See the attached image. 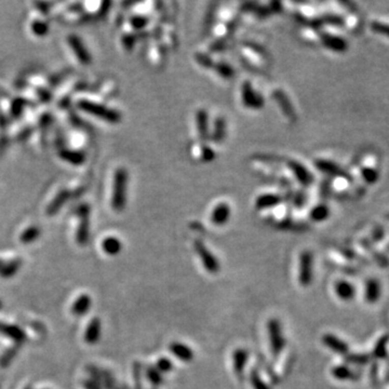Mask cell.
Instances as JSON below:
<instances>
[{
    "instance_id": "obj_1",
    "label": "cell",
    "mask_w": 389,
    "mask_h": 389,
    "mask_svg": "<svg viewBox=\"0 0 389 389\" xmlns=\"http://www.w3.org/2000/svg\"><path fill=\"white\" fill-rule=\"evenodd\" d=\"M351 177L360 179L362 185H374L380 178V159L374 152H365L354 164Z\"/></svg>"
},
{
    "instance_id": "obj_2",
    "label": "cell",
    "mask_w": 389,
    "mask_h": 389,
    "mask_svg": "<svg viewBox=\"0 0 389 389\" xmlns=\"http://www.w3.org/2000/svg\"><path fill=\"white\" fill-rule=\"evenodd\" d=\"M127 181L128 173L124 168H119L115 172L114 186H112L111 196V206L117 212L124 210L126 205L127 196Z\"/></svg>"
},
{
    "instance_id": "obj_3",
    "label": "cell",
    "mask_w": 389,
    "mask_h": 389,
    "mask_svg": "<svg viewBox=\"0 0 389 389\" xmlns=\"http://www.w3.org/2000/svg\"><path fill=\"white\" fill-rule=\"evenodd\" d=\"M78 107H79L81 110L88 112V114L106 120L107 123H110V124H117L121 119V116L118 111L108 108L104 105H101V104H98V103L81 100L79 101V103H78Z\"/></svg>"
},
{
    "instance_id": "obj_4",
    "label": "cell",
    "mask_w": 389,
    "mask_h": 389,
    "mask_svg": "<svg viewBox=\"0 0 389 389\" xmlns=\"http://www.w3.org/2000/svg\"><path fill=\"white\" fill-rule=\"evenodd\" d=\"M267 332L270 336L271 350L274 357H278L279 353L284 347V337L282 334V327L280 322L277 319H271L267 323Z\"/></svg>"
},
{
    "instance_id": "obj_5",
    "label": "cell",
    "mask_w": 389,
    "mask_h": 389,
    "mask_svg": "<svg viewBox=\"0 0 389 389\" xmlns=\"http://www.w3.org/2000/svg\"><path fill=\"white\" fill-rule=\"evenodd\" d=\"M314 279V257L309 251H304L300 255L298 281L302 287H308Z\"/></svg>"
},
{
    "instance_id": "obj_6",
    "label": "cell",
    "mask_w": 389,
    "mask_h": 389,
    "mask_svg": "<svg viewBox=\"0 0 389 389\" xmlns=\"http://www.w3.org/2000/svg\"><path fill=\"white\" fill-rule=\"evenodd\" d=\"M194 249L196 251L197 255L200 257L201 263L204 267V270L209 273V274H218L221 270L220 263L211 252L210 250L207 249L202 241L200 240H196L194 244Z\"/></svg>"
},
{
    "instance_id": "obj_7",
    "label": "cell",
    "mask_w": 389,
    "mask_h": 389,
    "mask_svg": "<svg viewBox=\"0 0 389 389\" xmlns=\"http://www.w3.org/2000/svg\"><path fill=\"white\" fill-rule=\"evenodd\" d=\"M241 101L244 105L250 109H261L264 106V99L258 94L252 83L246 81L241 84Z\"/></svg>"
},
{
    "instance_id": "obj_8",
    "label": "cell",
    "mask_w": 389,
    "mask_h": 389,
    "mask_svg": "<svg viewBox=\"0 0 389 389\" xmlns=\"http://www.w3.org/2000/svg\"><path fill=\"white\" fill-rule=\"evenodd\" d=\"M319 41L321 45L327 50H331L337 53H342L347 50V40L341 35H336L330 32H320L319 33Z\"/></svg>"
},
{
    "instance_id": "obj_9",
    "label": "cell",
    "mask_w": 389,
    "mask_h": 389,
    "mask_svg": "<svg viewBox=\"0 0 389 389\" xmlns=\"http://www.w3.org/2000/svg\"><path fill=\"white\" fill-rule=\"evenodd\" d=\"M80 222L77 229V244L80 246H85L89 240V206L82 204L79 207Z\"/></svg>"
},
{
    "instance_id": "obj_10",
    "label": "cell",
    "mask_w": 389,
    "mask_h": 389,
    "mask_svg": "<svg viewBox=\"0 0 389 389\" xmlns=\"http://www.w3.org/2000/svg\"><path fill=\"white\" fill-rule=\"evenodd\" d=\"M288 168L292 173V175L295 177V179L303 186H308L309 184L313 183L314 177L311 175V173L300 162L295 160H290L288 162Z\"/></svg>"
},
{
    "instance_id": "obj_11",
    "label": "cell",
    "mask_w": 389,
    "mask_h": 389,
    "mask_svg": "<svg viewBox=\"0 0 389 389\" xmlns=\"http://www.w3.org/2000/svg\"><path fill=\"white\" fill-rule=\"evenodd\" d=\"M68 43L73 49L74 53L76 54L78 59L80 61V63L84 65H89L91 63V55L89 54L88 50L84 48L82 41L79 38L75 36V35H71V36L68 37Z\"/></svg>"
},
{
    "instance_id": "obj_12",
    "label": "cell",
    "mask_w": 389,
    "mask_h": 389,
    "mask_svg": "<svg viewBox=\"0 0 389 389\" xmlns=\"http://www.w3.org/2000/svg\"><path fill=\"white\" fill-rule=\"evenodd\" d=\"M230 218V207L227 203L220 202L214 206L211 212V221L216 226L226 224Z\"/></svg>"
},
{
    "instance_id": "obj_13",
    "label": "cell",
    "mask_w": 389,
    "mask_h": 389,
    "mask_svg": "<svg viewBox=\"0 0 389 389\" xmlns=\"http://www.w3.org/2000/svg\"><path fill=\"white\" fill-rule=\"evenodd\" d=\"M248 356L249 353L246 349L244 348H239L236 349L232 353V367H233V372L235 374L240 378L244 376L245 373V369L248 362Z\"/></svg>"
},
{
    "instance_id": "obj_14",
    "label": "cell",
    "mask_w": 389,
    "mask_h": 389,
    "mask_svg": "<svg viewBox=\"0 0 389 389\" xmlns=\"http://www.w3.org/2000/svg\"><path fill=\"white\" fill-rule=\"evenodd\" d=\"M170 351L173 353V356L179 359L181 361L188 362L192 361L194 358V351L192 348H189L187 345L179 343V342H173L169 346Z\"/></svg>"
},
{
    "instance_id": "obj_15",
    "label": "cell",
    "mask_w": 389,
    "mask_h": 389,
    "mask_svg": "<svg viewBox=\"0 0 389 389\" xmlns=\"http://www.w3.org/2000/svg\"><path fill=\"white\" fill-rule=\"evenodd\" d=\"M273 97H274L275 101L279 104V106H280L281 110L283 111V114L285 115V117L290 120L295 119V111H294V109L291 105V102L289 101V99L287 97V94H284V92L281 90H275L273 93Z\"/></svg>"
},
{
    "instance_id": "obj_16",
    "label": "cell",
    "mask_w": 389,
    "mask_h": 389,
    "mask_svg": "<svg viewBox=\"0 0 389 389\" xmlns=\"http://www.w3.org/2000/svg\"><path fill=\"white\" fill-rule=\"evenodd\" d=\"M0 332H2L8 339L12 340L17 345H20L26 341V335L23 330L16 325H9L5 323H0Z\"/></svg>"
},
{
    "instance_id": "obj_17",
    "label": "cell",
    "mask_w": 389,
    "mask_h": 389,
    "mask_svg": "<svg viewBox=\"0 0 389 389\" xmlns=\"http://www.w3.org/2000/svg\"><path fill=\"white\" fill-rule=\"evenodd\" d=\"M323 344L326 346L327 348H330L334 352L345 354L348 351V346L344 341H342L339 337H336L333 334H325L323 335L322 339Z\"/></svg>"
},
{
    "instance_id": "obj_18",
    "label": "cell",
    "mask_w": 389,
    "mask_h": 389,
    "mask_svg": "<svg viewBox=\"0 0 389 389\" xmlns=\"http://www.w3.org/2000/svg\"><path fill=\"white\" fill-rule=\"evenodd\" d=\"M196 128L197 132L200 135L201 140H206L209 136V117L204 109H199L196 112Z\"/></svg>"
},
{
    "instance_id": "obj_19",
    "label": "cell",
    "mask_w": 389,
    "mask_h": 389,
    "mask_svg": "<svg viewBox=\"0 0 389 389\" xmlns=\"http://www.w3.org/2000/svg\"><path fill=\"white\" fill-rule=\"evenodd\" d=\"M281 202V197L276 194H264L258 196L255 200V206L257 210L271 209V207L277 206Z\"/></svg>"
},
{
    "instance_id": "obj_20",
    "label": "cell",
    "mask_w": 389,
    "mask_h": 389,
    "mask_svg": "<svg viewBox=\"0 0 389 389\" xmlns=\"http://www.w3.org/2000/svg\"><path fill=\"white\" fill-rule=\"evenodd\" d=\"M316 167L320 170L322 171L323 173H325V174H330L332 175L333 177L334 176H337V175H342V174H345V171L339 166V164H336L335 162L328 160V159H318L316 161Z\"/></svg>"
},
{
    "instance_id": "obj_21",
    "label": "cell",
    "mask_w": 389,
    "mask_h": 389,
    "mask_svg": "<svg viewBox=\"0 0 389 389\" xmlns=\"http://www.w3.org/2000/svg\"><path fill=\"white\" fill-rule=\"evenodd\" d=\"M101 336V321L99 318H93L86 327L84 333V341L88 344L98 343Z\"/></svg>"
},
{
    "instance_id": "obj_22",
    "label": "cell",
    "mask_w": 389,
    "mask_h": 389,
    "mask_svg": "<svg viewBox=\"0 0 389 389\" xmlns=\"http://www.w3.org/2000/svg\"><path fill=\"white\" fill-rule=\"evenodd\" d=\"M334 290H335L336 295L343 301L352 300L354 296V293H356V290H354L353 285L345 280L337 281L334 285Z\"/></svg>"
},
{
    "instance_id": "obj_23",
    "label": "cell",
    "mask_w": 389,
    "mask_h": 389,
    "mask_svg": "<svg viewBox=\"0 0 389 389\" xmlns=\"http://www.w3.org/2000/svg\"><path fill=\"white\" fill-rule=\"evenodd\" d=\"M21 265H22V262L19 258L13 259V261L9 263L0 261V276H2L3 278H11V277H13L17 272H19Z\"/></svg>"
},
{
    "instance_id": "obj_24",
    "label": "cell",
    "mask_w": 389,
    "mask_h": 389,
    "mask_svg": "<svg viewBox=\"0 0 389 389\" xmlns=\"http://www.w3.org/2000/svg\"><path fill=\"white\" fill-rule=\"evenodd\" d=\"M371 31L379 35V36L389 39V20L386 19H373L370 24Z\"/></svg>"
},
{
    "instance_id": "obj_25",
    "label": "cell",
    "mask_w": 389,
    "mask_h": 389,
    "mask_svg": "<svg viewBox=\"0 0 389 389\" xmlns=\"http://www.w3.org/2000/svg\"><path fill=\"white\" fill-rule=\"evenodd\" d=\"M102 248L104 252L108 255H117L123 249V244L116 237H107L102 242Z\"/></svg>"
},
{
    "instance_id": "obj_26",
    "label": "cell",
    "mask_w": 389,
    "mask_h": 389,
    "mask_svg": "<svg viewBox=\"0 0 389 389\" xmlns=\"http://www.w3.org/2000/svg\"><path fill=\"white\" fill-rule=\"evenodd\" d=\"M192 154L195 156L196 158H198L199 160H201V161H211L215 157V154L210 148V147L205 146L202 143L195 145L192 149Z\"/></svg>"
},
{
    "instance_id": "obj_27",
    "label": "cell",
    "mask_w": 389,
    "mask_h": 389,
    "mask_svg": "<svg viewBox=\"0 0 389 389\" xmlns=\"http://www.w3.org/2000/svg\"><path fill=\"white\" fill-rule=\"evenodd\" d=\"M91 307V298L89 295H81L79 298H77L75 304L73 305V314L75 316H83L88 313Z\"/></svg>"
},
{
    "instance_id": "obj_28",
    "label": "cell",
    "mask_w": 389,
    "mask_h": 389,
    "mask_svg": "<svg viewBox=\"0 0 389 389\" xmlns=\"http://www.w3.org/2000/svg\"><path fill=\"white\" fill-rule=\"evenodd\" d=\"M59 157L64 159L65 161L75 164V166H79V164L83 163L85 160L84 155L81 152L77 151H69V149H63L59 152Z\"/></svg>"
},
{
    "instance_id": "obj_29",
    "label": "cell",
    "mask_w": 389,
    "mask_h": 389,
    "mask_svg": "<svg viewBox=\"0 0 389 389\" xmlns=\"http://www.w3.org/2000/svg\"><path fill=\"white\" fill-rule=\"evenodd\" d=\"M328 216H330V209H328L327 205L323 203L315 205L309 213L310 220H313L314 222H317V223L325 221Z\"/></svg>"
},
{
    "instance_id": "obj_30",
    "label": "cell",
    "mask_w": 389,
    "mask_h": 389,
    "mask_svg": "<svg viewBox=\"0 0 389 389\" xmlns=\"http://www.w3.org/2000/svg\"><path fill=\"white\" fill-rule=\"evenodd\" d=\"M68 198V192L67 190H62V192H59L56 197L53 199V200L51 201V203L49 204L48 209H47V213L49 215H53L55 214L56 212H58V210L61 209V207L63 206V204L66 202Z\"/></svg>"
},
{
    "instance_id": "obj_31",
    "label": "cell",
    "mask_w": 389,
    "mask_h": 389,
    "mask_svg": "<svg viewBox=\"0 0 389 389\" xmlns=\"http://www.w3.org/2000/svg\"><path fill=\"white\" fill-rule=\"evenodd\" d=\"M380 294V288H379V283L374 280L371 279L367 282V287H366V298L370 303H374L378 300Z\"/></svg>"
},
{
    "instance_id": "obj_32",
    "label": "cell",
    "mask_w": 389,
    "mask_h": 389,
    "mask_svg": "<svg viewBox=\"0 0 389 389\" xmlns=\"http://www.w3.org/2000/svg\"><path fill=\"white\" fill-rule=\"evenodd\" d=\"M225 133H226V123H225L223 118L215 119L212 140L215 143H220L221 141H223Z\"/></svg>"
},
{
    "instance_id": "obj_33",
    "label": "cell",
    "mask_w": 389,
    "mask_h": 389,
    "mask_svg": "<svg viewBox=\"0 0 389 389\" xmlns=\"http://www.w3.org/2000/svg\"><path fill=\"white\" fill-rule=\"evenodd\" d=\"M39 235H40L39 228L36 227V226H32V227H29V228H27V229L23 231L20 239H21V241L23 242V244L27 245V244H32L33 241L38 239Z\"/></svg>"
},
{
    "instance_id": "obj_34",
    "label": "cell",
    "mask_w": 389,
    "mask_h": 389,
    "mask_svg": "<svg viewBox=\"0 0 389 389\" xmlns=\"http://www.w3.org/2000/svg\"><path fill=\"white\" fill-rule=\"evenodd\" d=\"M246 52V56H248L250 59H252V63L254 65H259L261 66L265 61H264V55L261 53V51H257L256 49L250 47V48H245Z\"/></svg>"
},
{
    "instance_id": "obj_35",
    "label": "cell",
    "mask_w": 389,
    "mask_h": 389,
    "mask_svg": "<svg viewBox=\"0 0 389 389\" xmlns=\"http://www.w3.org/2000/svg\"><path fill=\"white\" fill-rule=\"evenodd\" d=\"M332 374H333V376H334L335 378L341 379V380L353 378L352 372H351L348 368H346V367H344V366L335 367V368L332 370Z\"/></svg>"
},
{
    "instance_id": "obj_36",
    "label": "cell",
    "mask_w": 389,
    "mask_h": 389,
    "mask_svg": "<svg viewBox=\"0 0 389 389\" xmlns=\"http://www.w3.org/2000/svg\"><path fill=\"white\" fill-rule=\"evenodd\" d=\"M17 351H19V348L17 347H12L9 348L4 352V354L0 358V367L7 368L9 365H10L11 361L14 359V357L17 354Z\"/></svg>"
},
{
    "instance_id": "obj_37",
    "label": "cell",
    "mask_w": 389,
    "mask_h": 389,
    "mask_svg": "<svg viewBox=\"0 0 389 389\" xmlns=\"http://www.w3.org/2000/svg\"><path fill=\"white\" fill-rule=\"evenodd\" d=\"M250 382H251V385H252V387L254 389H271L265 384V382L262 379V377L259 376L256 370H253L252 372H251Z\"/></svg>"
},
{
    "instance_id": "obj_38",
    "label": "cell",
    "mask_w": 389,
    "mask_h": 389,
    "mask_svg": "<svg viewBox=\"0 0 389 389\" xmlns=\"http://www.w3.org/2000/svg\"><path fill=\"white\" fill-rule=\"evenodd\" d=\"M32 31L37 36H45L49 31L48 24L41 21H35L32 23Z\"/></svg>"
},
{
    "instance_id": "obj_39",
    "label": "cell",
    "mask_w": 389,
    "mask_h": 389,
    "mask_svg": "<svg viewBox=\"0 0 389 389\" xmlns=\"http://www.w3.org/2000/svg\"><path fill=\"white\" fill-rule=\"evenodd\" d=\"M147 377H148L149 382L156 386H158L162 383V377H161V374L160 372L156 369V368H148L147 369V373H146Z\"/></svg>"
},
{
    "instance_id": "obj_40",
    "label": "cell",
    "mask_w": 389,
    "mask_h": 389,
    "mask_svg": "<svg viewBox=\"0 0 389 389\" xmlns=\"http://www.w3.org/2000/svg\"><path fill=\"white\" fill-rule=\"evenodd\" d=\"M156 369H157L160 373H169V372L173 369V365L170 359L163 357L160 358L157 363H156Z\"/></svg>"
},
{
    "instance_id": "obj_41",
    "label": "cell",
    "mask_w": 389,
    "mask_h": 389,
    "mask_svg": "<svg viewBox=\"0 0 389 389\" xmlns=\"http://www.w3.org/2000/svg\"><path fill=\"white\" fill-rule=\"evenodd\" d=\"M215 72H218L219 75H221L224 78H226V79H228V78H230L233 75L232 68L226 63H218L216 64L215 65Z\"/></svg>"
},
{
    "instance_id": "obj_42",
    "label": "cell",
    "mask_w": 389,
    "mask_h": 389,
    "mask_svg": "<svg viewBox=\"0 0 389 389\" xmlns=\"http://www.w3.org/2000/svg\"><path fill=\"white\" fill-rule=\"evenodd\" d=\"M147 22H148V21H147V19H146V17H144V16H135L134 19H132L131 24H132V26H133L134 28L140 29V28L144 27V26L147 24Z\"/></svg>"
},
{
    "instance_id": "obj_43",
    "label": "cell",
    "mask_w": 389,
    "mask_h": 389,
    "mask_svg": "<svg viewBox=\"0 0 389 389\" xmlns=\"http://www.w3.org/2000/svg\"><path fill=\"white\" fill-rule=\"evenodd\" d=\"M84 387L85 389H101V385H99L97 382H94L93 379L84 382Z\"/></svg>"
},
{
    "instance_id": "obj_44",
    "label": "cell",
    "mask_w": 389,
    "mask_h": 389,
    "mask_svg": "<svg viewBox=\"0 0 389 389\" xmlns=\"http://www.w3.org/2000/svg\"><path fill=\"white\" fill-rule=\"evenodd\" d=\"M22 106H23V104H22L20 101H16V102L13 104V105H12V111H13V114H14L15 116L20 115V112H21V110H22Z\"/></svg>"
},
{
    "instance_id": "obj_45",
    "label": "cell",
    "mask_w": 389,
    "mask_h": 389,
    "mask_svg": "<svg viewBox=\"0 0 389 389\" xmlns=\"http://www.w3.org/2000/svg\"><path fill=\"white\" fill-rule=\"evenodd\" d=\"M2 307H3V303H2V301H0V308Z\"/></svg>"
},
{
    "instance_id": "obj_46",
    "label": "cell",
    "mask_w": 389,
    "mask_h": 389,
    "mask_svg": "<svg viewBox=\"0 0 389 389\" xmlns=\"http://www.w3.org/2000/svg\"><path fill=\"white\" fill-rule=\"evenodd\" d=\"M25 389H32V388H31V387H29V386H27V387H26V388H25Z\"/></svg>"
}]
</instances>
